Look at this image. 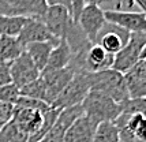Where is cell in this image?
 Instances as JSON below:
<instances>
[{
  "mask_svg": "<svg viewBox=\"0 0 146 142\" xmlns=\"http://www.w3.org/2000/svg\"><path fill=\"white\" fill-rule=\"evenodd\" d=\"M19 94L25 97H30V98H37V100H41V101L46 103V88H45L42 77L40 75V78H37L36 81H33L30 84L25 85L23 88H21Z\"/></svg>",
  "mask_w": 146,
  "mask_h": 142,
  "instance_id": "obj_24",
  "label": "cell"
},
{
  "mask_svg": "<svg viewBox=\"0 0 146 142\" xmlns=\"http://www.w3.org/2000/svg\"><path fill=\"white\" fill-rule=\"evenodd\" d=\"M126 84L128 88L130 98H137V97H146V78L139 75L134 70H130L124 74Z\"/></svg>",
  "mask_w": 146,
  "mask_h": 142,
  "instance_id": "obj_21",
  "label": "cell"
},
{
  "mask_svg": "<svg viewBox=\"0 0 146 142\" xmlns=\"http://www.w3.org/2000/svg\"><path fill=\"white\" fill-rule=\"evenodd\" d=\"M42 22L55 38L64 40L74 21L68 8L63 6H48V10L42 17Z\"/></svg>",
  "mask_w": 146,
  "mask_h": 142,
  "instance_id": "obj_6",
  "label": "cell"
},
{
  "mask_svg": "<svg viewBox=\"0 0 146 142\" xmlns=\"http://www.w3.org/2000/svg\"><path fill=\"white\" fill-rule=\"evenodd\" d=\"M85 6H86L85 0H71V15H72V21L74 22L78 21Z\"/></svg>",
  "mask_w": 146,
  "mask_h": 142,
  "instance_id": "obj_31",
  "label": "cell"
},
{
  "mask_svg": "<svg viewBox=\"0 0 146 142\" xmlns=\"http://www.w3.org/2000/svg\"><path fill=\"white\" fill-rule=\"evenodd\" d=\"M60 42V40H51V41H41V42H33L25 46V52L32 58L34 64L38 67V70L44 71L46 67L48 59L51 56L52 49Z\"/></svg>",
  "mask_w": 146,
  "mask_h": 142,
  "instance_id": "obj_15",
  "label": "cell"
},
{
  "mask_svg": "<svg viewBox=\"0 0 146 142\" xmlns=\"http://www.w3.org/2000/svg\"><path fill=\"white\" fill-rule=\"evenodd\" d=\"M98 123L83 113L70 126L64 135V142H93Z\"/></svg>",
  "mask_w": 146,
  "mask_h": 142,
  "instance_id": "obj_11",
  "label": "cell"
},
{
  "mask_svg": "<svg viewBox=\"0 0 146 142\" xmlns=\"http://www.w3.org/2000/svg\"><path fill=\"white\" fill-rule=\"evenodd\" d=\"M21 96L19 89L14 84H8L4 86H0V101L10 104H15L17 98Z\"/></svg>",
  "mask_w": 146,
  "mask_h": 142,
  "instance_id": "obj_28",
  "label": "cell"
},
{
  "mask_svg": "<svg viewBox=\"0 0 146 142\" xmlns=\"http://www.w3.org/2000/svg\"><path fill=\"white\" fill-rule=\"evenodd\" d=\"M14 105L22 107V108H29V109H37L40 112H42V113H45L46 111L51 108V105L46 104L45 101H41V100H37V98L25 97V96H19Z\"/></svg>",
  "mask_w": 146,
  "mask_h": 142,
  "instance_id": "obj_27",
  "label": "cell"
},
{
  "mask_svg": "<svg viewBox=\"0 0 146 142\" xmlns=\"http://www.w3.org/2000/svg\"><path fill=\"white\" fill-rule=\"evenodd\" d=\"M130 36H131V33L128 30L123 29L121 26L116 25V23H112V22L107 21V23L102 26L100 33L97 34L94 44H98L108 53L115 56L128 42Z\"/></svg>",
  "mask_w": 146,
  "mask_h": 142,
  "instance_id": "obj_5",
  "label": "cell"
},
{
  "mask_svg": "<svg viewBox=\"0 0 146 142\" xmlns=\"http://www.w3.org/2000/svg\"><path fill=\"white\" fill-rule=\"evenodd\" d=\"M121 115H124L127 117L124 126H121V127L128 130L137 141L146 142V116L145 115H141V113L126 115L123 112H121ZM121 127H119V129H121Z\"/></svg>",
  "mask_w": 146,
  "mask_h": 142,
  "instance_id": "obj_19",
  "label": "cell"
},
{
  "mask_svg": "<svg viewBox=\"0 0 146 142\" xmlns=\"http://www.w3.org/2000/svg\"><path fill=\"white\" fill-rule=\"evenodd\" d=\"M48 6H63L71 11V0H46Z\"/></svg>",
  "mask_w": 146,
  "mask_h": 142,
  "instance_id": "obj_33",
  "label": "cell"
},
{
  "mask_svg": "<svg viewBox=\"0 0 146 142\" xmlns=\"http://www.w3.org/2000/svg\"><path fill=\"white\" fill-rule=\"evenodd\" d=\"M146 46V32L131 33L130 40L119 53L113 58L112 68L126 74L141 60V55Z\"/></svg>",
  "mask_w": 146,
  "mask_h": 142,
  "instance_id": "obj_4",
  "label": "cell"
},
{
  "mask_svg": "<svg viewBox=\"0 0 146 142\" xmlns=\"http://www.w3.org/2000/svg\"><path fill=\"white\" fill-rule=\"evenodd\" d=\"M29 135L23 130L18 127V124L10 120L0 130V142H27Z\"/></svg>",
  "mask_w": 146,
  "mask_h": 142,
  "instance_id": "obj_23",
  "label": "cell"
},
{
  "mask_svg": "<svg viewBox=\"0 0 146 142\" xmlns=\"http://www.w3.org/2000/svg\"><path fill=\"white\" fill-rule=\"evenodd\" d=\"M71 59H72L71 48L64 40H60V42L52 49L51 56L48 59V63H46L44 71L60 70L64 67H68L71 63Z\"/></svg>",
  "mask_w": 146,
  "mask_h": 142,
  "instance_id": "obj_17",
  "label": "cell"
},
{
  "mask_svg": "<svg viewBox=\"0 0 146 142\" xmlns=\"http://www.w3.org/2000/svg\"><path fill=\"white\" fill-rule=\"evenodd\" d=\"M134 1L141 10V13H143L146 15V0H134Z\"/></svg>",
  "mask_w": 146,
  "mask_h": 142,
  "instance_id": "obj_35",
  "label": "cell"
},
{
  "mask_svg": "<svg viewBox=\"0 0 146 142\" xmlns=\"http://www.w3.org/2000/svg\"><path fill=\"white\" fill-rule=\"evenodd\" d=\"M14 108H15L14 104L0 101V120H3V122H6V123L10 122L13 119Z\"/></svg>",
  "mask_w": 146,
  "mask_h": 142,
  "instance_id": "obj_29",
  "label": "cell"
},
{
  "mask_svg": "<svg viewBox=\"0 0 146 142\" xmlns=\"http://www.w3.org/2000/svg\"><path fill=\"white\" fill-rule=\"evenodd\" d=\"M74 74L75 72L71 67H64L60 70L42 71L41 72V77L44 79L45 88H46V103L49 105L55 103L57 96L63 92V89L72 79Z\"/></svg>",
  "mask_w": 146,
  "mask_h": 142,
  "instance_id": "obj_8",
  "label": "cell"
},
{
  "mask_svg": "<svg viewBox=\"0 0 146 142\" xmlns=\"http://www.w3.org/2000/svg\"><path fill=\"white\" fill-rule=\"evenodd\" d=\"M113 55H111L98 44H93L90 46L86 56H85V71L89 72H98L102 70L112 68L113 66Z\"/></svg>",
  "mask_w": 146,
  "mask_h": 142,
  "instance_id": "obj_14",
  "label": "cell"
},
{
  "mask_svg": "<svg viewBox=\"0 0 146 142\" xmlns=\"http://www.w3.org/2000/svg\"><path fill=\"white\" fill-rule=\"evenodd\" d=\"M121 112L126 115L141 113L146 116V97H137L127 100L124 104H121Z\"/></svg>",
  "mask_w": 146,
  "mask_h": 142,
  "instance_id": "obj_26",
  "label": "cell"
},
{
  "mask_svg": "<svg viewBox=\"0 0 146 142\" xmlns=\"http://www.w3.org/2000/svg\"><path fill=\"white\" fill-rule=\"evenodd\" d=\"M143 55H146V46H145V49H143V52H142V55H141V58H142Z\"/></svg>",
  "mask_w": 146,
  "mask_h": 142,
  "instance_id": "obj_37",
  "label": "cell"
},
{
  "mask_svg": "<svg viewBox=\"0 0 146 142\" xmlns=\"http://www.w3.org/2000/svg\"><path fill=\"white\" fill-rule=\"evenodd\" d=\"M23 52H25V48L19 42L18 37L0 36V62L11 63Z\"/></svg>",
  "mask_w": 146,
  "mask_h": 142,
  "instance_id": "obj_18",
  "label": "cell"
},
{
  "mask_svg": "<svg viewBox=\"0 0 146 142\" xmlns=\"http://www.w3.org/2000/svg\"><path fill=\"white\" fill-rule=\"evenodd\" d=\"M19 42L25 48L29 44L33 42H41V41H51L57 40L52 36L48 27L42 22V18H26L23 27L21 29V33L18 34Z\"/></svg>",
  "mask_w": 146,
  "mask_h": 142,
  "instance_id": "obj_10",
  "label": "cell"
},
{
  "mask_svg": "<svg viewBox=\"0 0 146 142\" xmlns=\"http://www.w3.org/2000/svg\"><path fill=\"white\" fill-rule=\"evenodd\" d=\"M102 11H115V13H139L141 10L134 0H108L102 7Z\"/></svg>",
  "mask_w": 146,
  "mask_h": 142,
  "instance_id": "obj_25",
  "label": "cell"
},
{
  "mask_svg": "<svg viewBox=\"0 0 146 142\" xmlns=\"http://www.w3.org/2000/svg\"><path fill=\"white\" fill-rule=\"evenodd\" d=\"M0 15H14L13 0H0Z\"/></svg>",
  "mask_w": 146,
  "mask_h": 142,
  "instance_id": "obj_32",
  "label": "cell"
},
{
  "mask_svg": "<svg viewBox=\"0 0 146 142\" xmlns=\"http://www.w3.org/2000/svg\"><path fill=\"white\" fill-rule=\"evenodd\" d=\"M46 10V0H13V13L18 17L42 18Z\"/></svg>",
  "mask_w": 146,
  "mask_h": 142,
  "instance_id": "obj_16",
  "label": "cell"
},
{
  "mask_svg": "<svg viewBox=\"0 0 146 142\" xmlns=\"http://www.w3.org/2000/svg\"><path fill=\"white\" fill-rule=\"evenodd\" d=\"M10 70H11L13 84L18 89L23 88L25 85L30 84L33 81H36L41 75V71L38 70V67L34 64L32 58L26 52H23L21 56H18L15 60L11 62Z\"/></svg>",
  "mask_w": 146,
  "mask_h": 142,
  "instance_id": "obj_7",
  "label": "cell"
},
{
  "mask_svg": "<svg viewBox=\"0 0 146 142\" xmlns=\"http://www.w3.org/2000/svg\"><path fill=\"white\" fill-rule=\"evenodd\" d=\"M26 18L18 15H0V36L18 37Z\"/></svg>",
  "mask_w": 146,
  "mask_h": 142,
  "instance_id": "obj_20",
  "label": "cell"
},
{
  "mask_svg": "<svg viewBox=\"0 0 146 142\" xmlns=\"http://www.w3.org/2000/svg\"><path fill=\"white\" fill-rule=\"evenodd\" d=\"M11 120L17 123L19 129L23 130L29 137H32L41 129L44 122V113L37 109H29L15 105Z\"/></svg>",
  "mask_w": 146,
  "mask_h": 142,
  "instance_id": "obj_12",
  "label": "cell"
},
{
  "mask_svg": "<svg viewBox=\"0 0 146 142\" xmlns=\"http://www.w3.org/2000/svg\"><path fill=\"white\" fill-rule=\"evenodd\" d=\"M90 92V82H89V74L86 72H79L74 74L68 85L63 89V92L57 96L55 103L51 107L55 108H70L75 105H82L83 100Z\"/></svg>",
  "mask_w": 146,
  "mask_h": 142,
  "instance_id": "obj_3",
  "label": "cell"
},
{
  "mask_svg": "<svg viewBox=\"0 0 146 142\" xmlns=\"http://www.w3.org/2000/svg\"><path fill=\"white\" fill-rule=\"evenodd\" d=\"M10 64H11V63H3V62H0V86L13 84Z\"/></svg>",
  "mask_w": 146,
  "mask_h": 142,
  "instance_id": "obj_30",
  "label": "cell"
},
{
  "mask_svg": "<svg viewBox=\"0 0 146 142\" xmlns=\"http://www.w3.org/2000/svg\"><path fill=\"white\" fill-rule=\"evenodd\" d=\"M83 112L86 116L97 123L115 122L121 113V105L112 97L98 90H90L82 103Z\"/></svg>",
  "mask_w": 146,
  "mask_h": 142,
  "instance_id": "obj_2",
  "label": "cell"
},
{
  "mask_svg": "<svg viewBox=\"0 0 146 142\" xmlns=\"http://www.w3.org/2000/svg\"><path fill=\"white\" fill-rule=\"evenodd\" d=\"M89 82L90 90L102 92L109 97H112L120 105L130 100V93L124 74L113 68L102 70L98 72H89Z\"/></svg>",
  "mask_w": 146,
  "mask_h": 142,
  "instance_id": "obj_1",
  "label": "cell"
},
{
  "mask_svg": "<svg viewBox=\"0 0 146 142\" xmlns=\"http://www.w3.org/2000/svg\"><path fill=\"white\" fill-rule=\"evenodd\" d=\"M78 25L81 26L83 33L92 44L96 42L97 34L100 33L102 26L107 23L105 13L97 6H85L82 13L78 18Z\"/></svg>",
  "mask_w": 146,
  "mask_h": 142,
  "instance_id": "obj_9",
  "label": "cell"
},
{
  "mask_svg": "<svg viewBox=\"0 0 146 142\" xmlns=\"http://www.w3.org/2000/svg\"><path fill=\"white\" fill-rule=\"evenodd\" d=\"M93 142H120L119 127L115 122L98 123Z\"/></svg>",
  "mask_w": 146,
  "mask_h": 142,
  "instance_id": "obj_22",
  "label": "cell"
},
{
  "mask_svg": "<svg viewBox=\"0 0 146 142\" xmlns=\"http://www.w3.org/2000/svg\"><path fill=\"white\" fill-rule=\"evenodd\" d=\"M6 124V122H3V120H0V130H1V127Z\"/></svg>",
  "mask_w": 146,
  "mask_h": 142,
  "instance_id": "obj_36",
  "label": "cell"
},
{
  "mask_svg": "<svg viewBox=\"0 0 146 142\" xmlns=\"http://www.w3.org/2000/svg\"><path fill=\"white\" fill-rule=\"evenodd\" d=\"M86 6H97L102 10V7L108 3V0H85Z\"/></svg>",
  "mask_w": 146,
  "mask_h": 142,
  "instance_id": "obj_34",
  "label": "cell"
},
{
  "mask_svg": "<svg viewBox=\"0 0 146 142\" xmlns=\"http://www.w3.org/2000/svg\"><path fill=\"white\" fill-rule=\"evenodd\" d=\"M108 22L116 23L130 33L146 32V15L143 13H115L104 11Z\"/></svg>",
  "mask_w": 146,
  "mask_h": 142,
  "instance_id": "obj_13",
  "label": "cell"
}]
</instances>
